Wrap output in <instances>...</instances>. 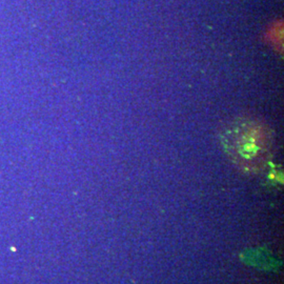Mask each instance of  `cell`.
Masks as SVG:
<instances>
[{
	"instance_id": "6da1fadb",
	"label": "cell",
	"mask_w": 284,
	"mask_h": 284,
	"mask_svg": "<svg viewBox=\"0 0 284 284\" xmlns=\"http://www.w3.org/2000/svg\"><path fill=\"white\" fill-rule=\"evenodd\" d=\"M221 143L235 162L248 169H256L261 167L271 154L273 132L261 121L237 118L222 132Z\"/></svg>"
}]
</instances>
